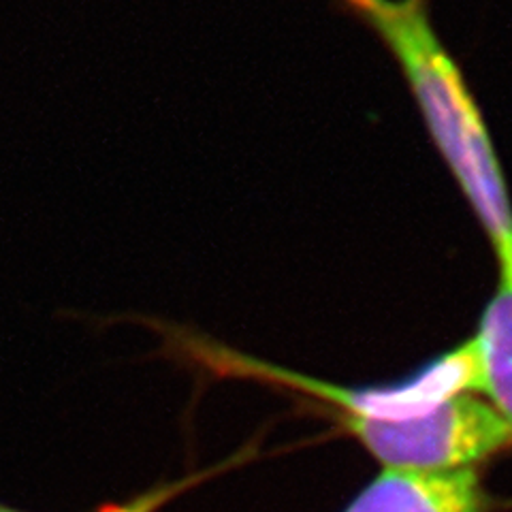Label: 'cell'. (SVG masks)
Returning a JSON list of instances; mask_svg holds the SVG:
<instances>
[{
  "instance_id": "1",
  "label": "cell",
  "mask_w": 512,
  "mask_h": 512,
  "mask_svg": "<svg viewBox=\"0 0 512 512\" xmlns=\"http://www.w3.org/2000/svg\"><path fill=\"white\" fill-rule=\"evenodd\" d=\"M389 47L425 124L500 261L512 274V205L483 116L436 37L425 0H344Z\"/></svg>"
},
{
  "instance_id": "2",
  "label": "cell",
  "mask_w": 512,
  "mask_h": 512,
  "mask_svg": "<svg viewBox=\"0 0 512 512\" xmlns=\"http://www.w3.org/2000/svg\"><path fill=\"white\" fill-rule=\"evenodd\" d=\"M493 495L478 468L451 472L380 470L344 512H491Z\"/></svg>"
},
{
  "instance_id": "3",
  "label": "cell",
  "mask_w": 512,
  "mask_h": 512,
  "mask_svg": "<svg viewBox=\"0 0 512 512\" xmlns=\"http://www.w3.org/2000/svg\"><path fill=\"white\" fill-rule=\"evenodd\" d=\"M468 342L474 357V391L500 414L512 434V274H500L498 291Z\"/></svg>"
},
{
  "instance_id": "4",
  "label": "cell",
  "mask_w": 512,
  "mask_h": 512,
  "mask_svg": "<svg viewBox=\"0 0 512 512\" xmlns=\"http://www.w3.org/2000/svg\"><path fill=\"white\" fill-rule=\"evenodd\" d=\"M192 483H195V480L188 478V480H178V483L160 485L156 489H150L146 493L137 495V498H133V500H128L124 504L109 506V508H105L101 512H158L160 508H165L175 498V495H180L186 489H190ZM0 512H26V510L11 508V506L0 502Z\"/></svg>"
}]
</instances>
